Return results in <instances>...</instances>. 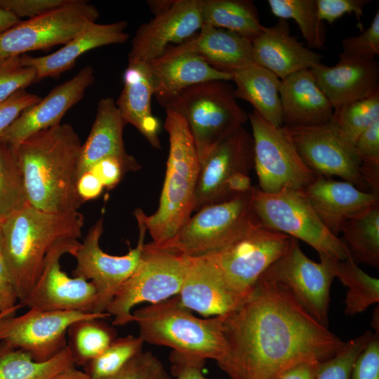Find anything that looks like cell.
Listing matches in <instances>:
<instances>
[{"mask_svg": "<svg viewBox=\"0 0 379 379\" xmlns=\"http://www.w3.org/2000/svg\"><path fill=\"white\" fill-rule=\"evenodd\" d=\"M80 242L66 241L47 254L41 274L27 299L21 304L43 311H77L93 313L96 291L93 284L81 277H69L61 269L60 258L74 255Z\"/></svg>", "mask_w": 379, "mask_h": 379, "instance_id": "obj_17", "label": "cell"}, {"mask_svg": "<svg viewBox=\"0 0 379 379\" xmlns=\"http://www.w3.org/2000/svg\"><path fill=\"white\" fill-rule=\"evenodd\" d=\"M100 379H171L163 364L150 352H140L116 373Z\"/></svg>", "mask_w": 379, "mask_h": 379, "instance_id": "obj_45", "label": "cell"}, {"mask_svg": "<svg viewBox=\"0 0 379 379\" xmlns=\"http://www.w3.org/2000/svg\"><path fill=\"white\" fill-rule=\"evenodd\" d=\"M171 360L176 379H206L202 372L205 361L173 352Z\"/></svg>", "mask_w": 379, "mask_h": 379, "instance_id": "obj_50", "label": "cell"}, {"mask_svg": "<svg viewBox=\"0 0 379 379\" xmlns=\"http://www.w3.org/2000/svg\"><path fill=\"white\" fill-rule=\"evenodd\" d=\"M321 362L310 361L299 363L282 372L275 379H317Z\"/></svg>", "mask_w": 379, "mask_h": 379, "instance_id": "obj_54", "label": "cell"}, {"mask_svg": "<svg viewBox=\"0 0 379 379\" xmlns=\"http://www.w3.org/2000/svg\"><path fill=\"white\" fill-rule=\"evenodd\" d=\"M53 379H91L85 371L76 369L74 366L68 368L58 373Z\"/></svg>", "mask_w": 379, "mask_h": 379, "instance_id": "obj_56", "label": "cell"}, {"mask_svg": "<svg viewBox=\"0 0 379 379\" xmlns=\"http://www.w3.org/2000/svg\"><path fill=\"white\" fill-rule=\"evenodd\" d=\"M153 95L154 84L148 63L128 62L124 73V88L116 105L126 124L133 125L152 147L159 149V122L152 112Z\"/></svg>", "mask_w": 379, "mask_h": 379, "instance_id": "obj_29", "label": "cell"}, {"mask_svg": "<svg viewBox=\"0 0 379 379\" xmlns=\"http://www.w3.org/2000/svg\"><path fill=\"white\" fill-rule=\"evenodd\" d=\"M102 182L104 187L110 190L121 180L126 172L122 164L117 159L108 158L97 163L90 171Z\"/></svg>", "mask_w": 379, "mask_h": 379, "instance_id": "obj_51", "label": "cell"}, {"mask_svg": "<svg viewBox=\"0 0 379 379\" xmlns=\"http://www.w3.org/2000/svg\"><path fill=\"white\" fill-rule=\"evenodd\" d=\"M234 93L229 81H208L185 88L166 107L186 121L200 164L248 120Z\"/></svg>", "mask_w": 379, "mask_h": 379, "instance_id": "obj_6", "label": "cell"}, {"mask_svg": "<svg viewBox=\"0 0 379 379\" xmlns=\"http://www.w3.org/2000/svg\"><path fill=\"white\" fill-rule=\"evenodd\" d=\"M223 332L225 351L216 363L231 379H275L299 363L331 358L346 343L265 275L225 315Z\"/></svg>", "mask_w": 379, "mask_h": 379, "instance_id": "obj_1", "label": "cell"}, {"mask_svg": "<svg viewBox=\"0 0 379 379\" xmlns=\"http://www.w3.org/2000/svg\"><path fill=\"white\" fill-rule=\"evenodd\" d=\"M379 54V11L375 13L368 27L356 36L342 40L340 55L363 60H374Z\"/></svg>", "mask_w": 379, "mask_h": 379, "instance_id": "obj_44", "label": "cell"}, {"mask_svg": "<svg viewBox=\"0 0 379 379\" xmlns=\"http://www.w3.org/2000/svg\"><path fill=\"white\" fill-rule=\"evenodd\" d=\"M378 120L379 90L367 98L335 109L331 122L340 135L354 146L359 135Z\"/></svg>", "mask_w": 379, "mask_h": 379, "instance_id": "obj_39", "label": "cell"}, {"mask_svg": "<svg viewBox=\"0 0 379 379\" xmlns=\"http://www.w3.org/2000/svg\"><path fill=\"white\" fill-rule=\"evenodd\" d=\"M174 1H149L148 4L154 15H156L168 9Z\"/></svg>", "mask_w": 379, "mask_h": 379, "instance_id": "obj_57", "label": "cell"}, {"mask_svg": "<svg viewBox=\"0 0 379 379\" xmlns=\"http://www.w3.org/2000/svg\"><path fill=\"white\" fill-rule=\"evenodd\" d=\"M251 192L201 208L168 241L158 246L146 245L187 257L222 250L262 225L253 211Z\"/></svg>", "mask_w": 379, "mask_h": 379, "instance_id": "obj_7", "label": "cell"}, {"mask_svg": "<svg viewBox=\"0 0 379 379\" xmlns=\"http://www.w3.org/2000/svg\"><path fill=\"white\" fill-rule=\"evenodd\" d=\"M279 97L283 126L321 125L333 117V107L310 69L300 70L281 80Z\"/></svg>", "mask_w": 379, "mask_h": 379, "instance_id": "obj_27", "label": "cell"}, {"mask_svg": "<svg viewBox=\"0 0 379 379\" xmlns=\"http://www.w3.org/2000/svg\"><path fill=\"white\" fill-rule=\"evenodd\" d=\"M36 71L21 55L0 60V102L36 81Z\"/></svg>", "mask_w": 379, "mask_h": 379, "instance_id": "obj_43", "label": "cell"}, {"mask_svg": "<svg viewBox=\"0 0 379 379\" xmlns=\"http://www.w3.org/2000/svg\"><path fill=\"white\" fill-rule=\"evenodd\" d=\"M369 2V0H317L318 17L321 22L325 20L333 24L345 13H354L362 32L361 18L365 6Z\"/></svg>", "mask_w": 379, "mask_h": 379, "instance_id": "obj_46", "label": "cell"}, {"mask_svg": "<svg viewBox=\"0 0 379 379\" xmlns=\"http://www.w3.org/2000/svg\"><path fill=\"white\" fill-rule=\"evenodd\" d=\"M28 203L46 212L78 211L82 143L74 128L60 124L36 132L15 145Z\"/></svg>", "mask_w": 379, "mask_h": 379, "instance_id": "obj_2", "label": "cell"}, {"mask_svg": "<svg viewBox=\"0 0 379 379\" xmlns=\"http://www.w3.org/2000/svg\"><path fill=\"white\" fill-rule=\"evenodd\" d=\"M202 25L199 0H175L168 9L138 28L128 62H149L163 55L171 44L189 39Z\"/></svg>", "mask_w": 379, "mask_h": 379, "instance_id": "obj_19", "label": "cell"}, {"mask_svg": "<svg viewBox=\"0 0 379 379\" xmlns=\"http://www.w3.org/2000/svg\"><path fill=\"white\" fill-rule=\"evenodd\" d=\"M310 259L298 240L291 238L285 253L262 274L284 285L298 302L321 324H328L330 291L338 259L319 254Z\"/></svg>", "mask_w": 379, "mask_h": 379, "instance_id": "obj_12", "label": "cell"}, {"mask_svg": "<svg viewBox=\"0 0 379 379\" xmlns=\"http://www.w3.org/2000/svg\"><path fill=\"white\" fill-rule=\"evenodd\" d=\"M72 366L67 346L51 359L36 361L25 352L0 343V379H53Z\"/></svg>", "mask_w": 379, "mask_h": 379, "instance_id": "obj_33", "label": "cell"}, {"mask_svg": "<svg viewBox=\"0 0 379 379\" xmlns=\"http://www.w3.org/2000/svg\"><path fill=\"white\" fill-rule=\"evenodd\" d=\"M77 187L80 198L85 202L98 197L102 192L104 185L92 171H88L79 178Z\"/></svg>", "mask_w": 379, "mask_h": 379, "instance_id": "obj_53", "label": "cell"}, {"mask_svg": "<svg viewBox=\"0 0 379 379\" xmlns=\"http://www.w3.org/2000/svg\"><path fill=\"white\" fill-rule=\"evenodd\" d=\"M350 379H379V330L357 357Z\"/></svg>", "mask_w": 379, "mask_h": 379, "instance_id": "obj_47", "label": "cell"}, {"mask_svg": "<svg viewBox=\"0 0 379 379\" xmlns=\"http://www.w3.org/2000/svg\"><path fill=\"white\" fill-rule=\"evenodd\" d=\"M20 21V18L10 11L0 8V34Z\"/></svg>", "mask_w": 379, "mask_h": 379, "instance_id": "obj_55", "label": "cell"}, {"mask_svg": "<svg viewBox=\"0 0 379 379\" xmlns=\"http://www.w3.org/2000/svg\"><path fill=\"white\" fill-rule=\"evenodd\" d=\"M252 58L254 63L282 80L319 65L322 55L299 42L291 34L288 20L279 19L273 26L265 27L252 41Z\"/></svg>", "mask_w": 379, "mask_h": 379, "instance_id": "obj_24", "label": "cell"}, {"mask_svg": "<svg viewBox=\"0 0 379 379\" xmlns=\"http://www.w3.org/2000/svg\"><path fill=\"white\" fill-rule=\"evenodd\" d=\"M253 166V139L241 126L215 147L200 164L194 211L232 199L227 190L230 180L238 173L248 174Z\"/></svg>", "mask_w": 379, "mask_h": 379, "instance_id": "obj_18", "label": "cell"}, {"mask_svg": "<svg viewBox=\"0 0 379 379\" xmlns=\"http://www.w3.org/2000/svg\"><path fill=\"white\" fill-rule=\"evenodd\" d=\"M291 238L260 225L210 255L230 289L245 300L262 274L285 253Z\"/></svg>", "mask_w": 379, "mask_h": 379, "instance_id": "obj_15", "label": "cell"}, {"mask_svg": "<svg viewBox=\"0 0 379 379\" xmlns=\"http://www.w3.org/2000/svg\"><path fill=\"white\" fill-rule=\"evenodd\" d=\"M41 98L22 89L0 102V135L4 133L27 107L38 102Z\"/></svg>", "mask_w": 379, "mask_h": 379, "instance_id": "obj_49", "label": "cell"}, {"mask_svg": "<svg viewBox=\"0 0 379 379\" xmlns=\"http://www.w3.org/2000/svg\"><path fill=\"white\" fill-rule=\"evenodd\" d=\"M22 307V305L19 302V304L15 307H14L13 309H11V310H8L7 311L1 312H0V319L4 318V317H6L15 314V312H17V310L18 309H20V307Z\"/></svg>", "mask_w": 379, "mask_h": 379, "instance_id": "obj_58", "label": "cell"}, {"mask_svg": "<svg viewBox=\"0 0 379 379\" xmlns=\"http://www.w3.org/2000/svg\"><path fill=\"white\" fill-rule=\"evenodd\" d=\"M147 63L154 96L165 108L190 86L211 80L232 81L231 74L211 67L184 42L170 46L163 55Z\"/></svg>", "mask_w": 379, "mask_h": 379, "instance_id": "obj_21", "label": "cell"}, {"mask_svg": "<svg viewBox=\"0 0 379 379\" xmlns=\"http://www.w3.org/2000/svg\"><path fill=\"white\" fill-rule=\"evenodd\" d=\"M184 43L220 72L232 74L253 63L252 41L225 29L203 25L198 34Z\"/></svg>", "mask_w": 379, "mask_h": 379, "instance_id": "obj_30", "label": "cell"}, {"mask_svg": "<svg viewBox=\"0 0 379 379\" xmlns=\"http://www.w3.org/2000/svg\"><path fill=\"white\" fill-rule=\"evenodd\" d=\"M125 20L109 24L95 22L64 44L55 52L41 57L21 55L23 62L36 71V80L55 77L71 69L86 52L100 46L125 43L129 35L125 32Z\"/></svg>", "mask_w": 379, "mask_h": 379, "instance_id": "obj_28", "label": "cell"}, {"mask_svg": "<svg viewBox=\"0 0 379 379\" xmlns=\"http://www.w3.org/2000/svg\"><path fill=\"white\" fill-rule=\"evenodd\" d=\"M140 230L135 248L124 255H112L104 252L100 246L103 232V218H99L89 229L73 255L77 265L73 274L91 282L96 291L93 313L107 312V308L122 285L138 265L147 229L135 213Z\"/></svg>", "mask_w": 379, "mask_h": 379, "instance_id": "obj_13", "label": "cell"}, {"mask_svg": "<svg viewBox=\"0 0 379 379\" xmlns=\"http://www.w3.org/2000/svg\"><path fill=\"white\" fill-rule=\"evenodd\" d=\"M310 71L334 109L379 90V65L375 59L357 60L339 55L335 65L320 63Z\"/></svg>", "mask_w": 379, "mask_h": 379, "instance_id": "obj_25", "label": "cell"}, {"mask_svg": "<svg viewBox=\"0 0 379 379\" xmlns=\"http://www.w3.org/2000/svg\"><path fill=\"white\" fill-rule=\"evenodd\" d=\"M284 126L302 160L316 175L337 176L368 192L354 146L340 135L331 121L312 126Z\"/></svg>", "mask_w": 379, "mask_h": 379, "instance_id": "obj_16", "label": "cell"}, {"mask_svg": "<svg viewBox=\"0 0 379 379\" xmlns=\"http://www.w3.org/2000/svg\"><path fill=\"white\" fill-rule=\"evenodd\" d=\"M203 25L225 29L253 41L263 31L251 0H199Z\"/></svg>", "mask_w": 379, "mask_h": 379, "instance_id": "obj_32", "label": "cell"}, {"mask_svg": "<svg viewBox=\"0 0 379 379\" xmlns=\"http://www.w3.org/2000/svg\"><path fill=\"white\" fill-rule=\"evenodd\" d=\"M251 204L264 227L302 240L319 254L340 260L347 258V247L324 225L302 190L266 193L253 186Z\"/></svg>", "mask_w": 379, "mask_h": 379, "instance_id": "obj_8", "label": "cell"}, {"mask_svg": "<svg viewBox=\"0 0 379 379\" xmlns=\"http://www.w3.org/2000/svg\"><path fill=\"white\" fill-rule=\"evenodd\" d=\"M342 232L354 260L379 267V204L349 220Z\"/></svg>", "mask_w": 379, "mask_h": 379, "instance_id": "obj_35", "label": "cell"}, {"mask_svg": "<svg viewBox=\"0 0 379 379\" xmlns=\"http://www.w3.org/2000/svg\"><path fill=\"white\" fill-rule=\"evenodd\" d=\"M126 124L113 98L99 100L91 130L82 144L78 179L97 163L108 158L118 160L126 172L140 168L137 161L124 147L123 131Z\"/></svg>", "mask_w": 379, "mask_h": 379, "instance_id": "obj_26", "label": "cell"}, {"mask_svg": "<svg viewBox=\"0 0 379 379\" xmlns=\"http://www.w3.org/2000/svg\"><path fill=\"white\" fill-rule=\"evenodd\" d=\"M191 257L144 245L140 261L107 308L112 325L133 321V308L142 302L157 303L178 295Z\"/></svg>", "mask_w": 379, "mask_h": 379, "instance_id": "obj_9", "label": "cell"}, {"mask_svg": "<svg viewBox=\"0 0 379 379\" xmlns=\"http://www.w3.org/2000/svg\"><path fill=\"white\" fill-rule=\"evenodd\" d=\"M3 236L1 232V222H0V259L3 258Z\"/></svg>", "mask_w": 379, "mask_h": 379, "instance_id": "obj_59", "label": "cell"}, {"mask_svg": "<svg viewBox=\"0 0 379 379\" xmlns=\"http://www.w3.org/2000/svg\"><path fill=\"white\" fill-rule=\"evenodd\" d=\"M27 204L15 147L0 140V222Z\"/></svg>", "mask_w": 379, "mask_h": 379, "instance_id": "obj_37", "label": "cell"}, {"mask_svg": "<svg viewBox=\"0 0 379 379\" xmlns=\"http://www.w3.org/2000/svg\"><path fill=\"white\" fill-rule=\"evenodd\" d=\"M84 225L78 211L51 213L30 204L1 222L4 260L20 304L39 278L48 253L59 243L81 238Z\"/></svg>", "mask_w": 379, "mask_h": 379, "instance_id": "obj_3", "label": "cell"}, {"mask_svg": "<svg viewBox=\"0 0 379 379\" xmlns=\"http://www.w3.org/2000/svg\"><path fill=\"white\" fill-rule=\"evenodd\" d=\"M335 277L347 288L345 314L354 316L379 302V279L359 268L350 252L345 260L336 261Z\"/></svg>", "mask_w": 379, "mask_h": 379, "instance_id": "obj_36", "label": "cell"}, {"mask_svg": "<svg viewBox=\"0 0 379 379\" xmlns=\"http://www.w3.org/2000/svg\"><path fill=\"white\" fill-rule=\"evenodd\" d=\"M178 297L187 309L204 317L225 315L244 300L228 286L210 254L191 257Z\"/></svg>", "mask_w": 379, "mask_h": 379, "instance_id": "obj_22", "label": "cell"}, {"mask_svg": "<svg viewBox=\"0 0 379 379\" xmlns=\"http://www.w3.org/2000/svg\"><path fill=\"white\" fill-rule=\"evenodd\" d=\"M18 304V294L3 258L0 259V312L13 309Z\"/></svg>", "mask_w": 379, "mask_h": 379, "instance_id": "obj_52", "label": "cell"}, {"mask_svg": "<svg viewBox=\"0 0 379 379\" xmlns=\"http://www.w3.org/2000/svg\"><path fill=\"white\" fill-rule=\"evenodd\" d=\"M143 343L139 336L117 337L103 352L84 366V371L91 379L112 375L142 351Z\"/></svg>", "mask_w": 379, "mask_h": 379, "instance_id": "obj_40", "label": "cell"}, {"mask_svg": "<svg viewBox=\"0 0 379 379\" xmlns=\"http://www.w3.org/2000/svg\"><path fill=\"white\" fill-rule=\"evenodd\" d=\"M107 313L77 311H43L29 309L25 313L0 319V343L27 353L34 361L54 357L67 347L69 327L88 318L106 319Z\"/></svg>", "mask_w": 379, "mask_h": 379, "instance_id": "obj_14", "label": "cell"}, {"mask_svg": "<svg viewBox=\"0 0 379 379\" xmlns=\"http://www.w3.org/2000/svg\"><path fill=\"white\" fill-rule=\"evenodd\" d=\"M354 148L360 159V173L371 192L379 194V120L358 138Z\"/></svg>", "mask_w": 379, "mask_h": 379, "instance_id": "obj_41", "label": "cell"}, {"mask_svg": "<svg viewBox=\"0 0 379 379\" xmlns=\"http://www.w3.org/2000/svg\"><path fill=\"white\" fill-rule=\"evenodd\" d=\"M67 336L74 365L84 366L103 352L117 338V333L104 319L88 318L74 322Z\"/></svg>", "mask_w": 379, "mask_h": 379, "instance_id": "obj_34", "label": "cell"}, {"mask_svg": "<svg viewBox=\"0 0 379 379\" xmlns=\"http://www.w3.org/2000/svg\"><path fill=\"white\" fill-rule=\"evenodd\" d=\"M272 13L279 19H292L298 25L310 49H322L325 31L318 17L317 0H268Z\"/></svg>", "mask_w": 379, "mask_h": 379, "instance_id": "obj_38", "label": "cell"}, {"mask_svg": "<svg viewBox=\"0 0 379 379\" xmlns=\"http://www.w3.org/2000/svg\"><path fill=\"white\" fill-rule=\"evenodd\" d=\"M164 128L168 134L169 152L166 177L155 213L137 214L150 234L151 246L162 245L173 237L194 211L200 163L194 140L185 119L166 109Z\"/></svg>", "mask_w": 379, "mask_h": 379, "instance_id": "obj_4", "label": "cell"}, {"mask_svg": "<svg viewBox=\"0 0 379 379\" xmlns=\"http://www.w3.org/2000/svg\"><path fill=\"white\" fill-rule=\"evenodd\" d=\"M144 343L171 348L181 355L218 361L225 351V315L201 319L185 307L178 295L133 313Z\"/></svg>", "mask_w": 379, "mask_h": 379, "instance_id": "obj_5", "label": "cell"}, {"mask_svg": "<svg viewBox=\"0 0 379 379\" xmlns=\"http://www.w3.org/2000/svg\"><path fill=\"white\" fill-rule=\"evenodd\" d=\"M99 15L93 4L72 0L61 8L21 20L0 34V60L65 44L96 22Z\"/></svg>", "mask_w": 379, "mask_h": 379, "instance_id": "obj_11", "label": "cell"}, {"mask_svg": "<svg viewBox=\"0 0 379 379\" xmlns=\"http://www.w3.org/2000/svg\"><path fill=\"white\" fill-rule=\"evenodd\" d=\"M372 334L366 331L346 341L338 352L321 362L317 379H350L354 364L370 341Z\"/></svg>", "mask_w": 379, "mask_h": 379, "instance_id": "obj_42", "label": "cell"}, {"mask_svg": "<svg viewBox=\"0 0 379 379\" xmlns=\"http://www.w3.org/2000/svg\"><path fill=\"white\" fill-rule=\"evenodd\" d=\"M302 191L324 225L337 237L349 220L379 204L378 194L322 175Z\"/></svg>", "mask_w": 379, "mask_h": 379, "instance_id": "obj_23", "label": "cell"}, {"mask_svg": "<svg viewBox=\"0 0 379 379\" xmlns=\"http://www.w3.org/2000/svg\"><path fill=\"white\" fill-rule=\"evenodd\" d=\"M236 98L250 103L261 117L275 126H282L279 97L281 79L266 68L255 63L232 74Z\"/></svg>", "mask_w": 379, "mask_h": 379, "instance_id": "obj_31", "label": "cell"}, {"mask_svg": "<svg viewBox=\"0 0 379 379\" xmlns=\"http://www.w3.org/2000/svg\"><path fill=\"white\" fill-rule=\"evenodd\" d=\"M94 80L93 67L85 66L72 78L57 86L45 98L25 109L0 135V140L17 145L36 132L60 124L62 117L83 98Z\"/></svg>", "mask_w": 379, "mask_h": 379, "instance_id": "obj_20", "label": "cell"}, {"mask_svg": "<svg viewBox=\"0 0 379 379\" xmlns=\"http://www.w3.org/2000/svg\"><path fill=\"white\" fill-rule=\"evenodd\" d=\"M72 0H0V8L7 10L18 18H35L61 8Z\"/></svg>", "mask_w": 379, "mask_h": 379, "instance_id": "obj_48", "label": "cell"}, {"mask_svg": "<svg viewBox=\"0 0 379 379\" xmlns=\"http://www.w3.org/2000/svg\"><path fill=\"white\" fill-rule=\"evenodd\" d=\"M258 188L266 193L302 190L317 178L304 163L284 126H275L255 111L248 114Z\"/></svg>", "mask_w": 379, "mask_h": 379, "instance_id": "obj_10", "label": "cell"}]
</instances>
